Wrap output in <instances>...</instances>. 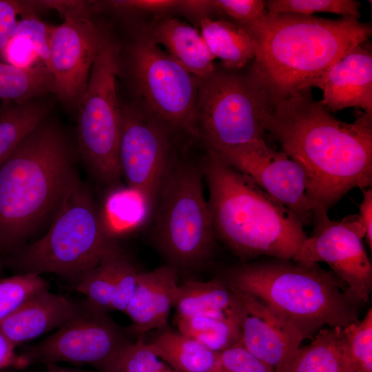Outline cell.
Masks as SVG:
<instances>
[{
	"label": "cell",
	"mask_w": 372,
	"mask_h": 372,
	"mask_svg": "<svg viewBox=\"0 0 372 372\" xmlns=\"http://www.w3.org/2000/svg\"><path fill=\"white\" fill-rule=\"evenodd\" d=\"M203 179L200 165L174 161L156 200L153 238L176 269L202 263L214 247L216 238Z\"/></svg>",
	"instance_id": "cell-7"
},
{
	"label": "cell",
	"mask_w": 372,
	"mask_h": 372,
	"mask_svg": "<svg viewBox=\"0 0 372 372\" xmlns=\"http://www.w3.org/2000/svg\"><path fill=\"white\" fill-rule=\"evenodd\" d=\"M116 245L91 192L78 178L48 231L20 249L17 263L21 273H53L77 280Z\"/></svg>",
	"instance_id": "cell-6"
},
{
	"label": "cell",
	"mask_w": 372,
	"mask_h": 372,
	"mask_svg": "<svg viewBox=\"0 0 372 372\" xmlns=\"http://www.w3.org/2000/svg\"><path fill=\"white\" fill-rule=\"evenodd\" d=\"M214 10L222 12L236 23L245 28L254 23L267 14L266 1L214 0Z\"/></svg>",
	"instance_id": "cell-37"
},
{
	"label": "cell",
	"mask_w": 372,
	"mask_h": 372,
	"mask_svg": "<svg viewBox=\"0 0 372 372\" xmlns=\"http://www.w3.org/2000/svg\"><path fill=\"white\" fill-rule=\"evenodd\" d=\"M245 28L256 43L247 74L272 107L293 94L318 87L330 68L372 34L371 23L352 17L269 12Z\"/></svg>",
	"instance_id": "cell-2"
},
{
	"label": "cell",
	"mask_w": 372,
	"mask_h": 372,
	"mask_svg": "<svg viewBox=\"0 0 372 372\" xmlns=\"http://www.w3.org/2000/svg\"><path fill=\"white\" fill-rule=\"evenodd\" d=\"M327 210L313 211V231L293 260L306 264L327 263L347 287L358 304L368 300L372 289V265L363 244L365 231L358 215L331 220Z\"/></svg>",
	"instance_id": "cell-12"
},
{
	"label": "cell",
	"mask_w": 372,
	"mask_h": 372,
	"mask_svg": "<svg viewBox=\"0 0 372 372\" xmlns=\"http://www.w3.org/2000/svg\"><path fill=\"white\" fill-rule=\"evenodd\" d=\"M198 96L201 127L209 149L265 139L272 107L248 74L215 69L200 79Z\"/></svg>",
	"instance_id": "cell-9"
},
{
	"label": "cell",
	"mask_w": 372,
	"mask_h": 372,
	"mask_svg": "<svg viewBox=\"0 0 372 372\" xmlns=\"http://www.w3.org/2000/svg\"><path fill=\"white\" fill-rule=\"evenodd\" d=\"M178 331L211 351L220 353L240 342L239 322L215 313L177 317Z\"/></svg>",
	"instance_id": "cell-26"
},
{
	"label": "cell",
	"mask_w": 372,
	"mask_h": 372,
	"mask_svg": "<svg viewBox=\"0 0 372 372\" xmlns=\"http://www.w3.org/2000/svg\"><path fill=\"white\" fill-rule=\"evenodd\" d=\"M234 289L242 302L239 319L242 344L276 372H280L304 338L273 307L252 295Z\"/></svg>",
	"instance_id": "cell-16"
},
{
	"label": "cell",
	"mask_w": 372,
	"mask_h": 372,
	"mask_svg": "<svg viewBox=\"0 0 372 372\" xmlns=\"http://www.w3.org/2000/svg\"><path fill=\"white\" fill-rule=\"evenodd\" d=\"M280 372H353L344 353L342 328L322 329L300 347Z\"/></svg>",
	"instance_id": "cell-23"
},
{
	"label": "cell",
	"mask_w": 372,
	"mask_h": 372,
	"mask_svg": "<svg viewBox=\"0 0 372 372\" xmlns=\"http://www.w3.org/2000/svg\"><path fill=\"white\" fill-rule=\"evenodd\" d=\"M118 148L121 176L141 199L147 216L154 212L161 188L174 160L163 126L130 107L121 108Z\"/></svg>",
	"instance_id": "cell-13"
},
{
	"label": "cell",
	"mask_w": 372,
	"mask_h": 372,
	"mask_svg": "<svg viewBox=\"0 0 372 372\" xmlns=\"http://www.w3.org/2000/svg\"><path fill=\"white\" fill-rule=\"evenodd\" d=\"M131 63L136 88L153 117L196 134L200 79L150 37L140 38L132 45Z\"/></svg>",
	"instance_id": "cell-10"
},
{
	"label": "cell",
	"mask_w": 372,
	"mask_h": 372,
	"mask_svg": "<svg viewBox=\"0 0 372 372\" xmlns=\"http://www.w3.org/2000/svg\"><path fill=\"white\" fill-rule=\"evenodd\" d=\"M86 304L67 322L21 355L34 363L89 365L99 372H113L124 349L132 342L106 314Z\"/></svg>",
	"instance_id": "cell-11"
},
{
	"label": "cell",
	"mask_w": 372,
	"mask_h": 372,
	"mask_svg": "<svg viewBox=\"0 0 372 372\" xmlns=\"http://www.w3.org/2000/svg\"><path fill=\"white\" fill-rule=\"evenodd\" d=\"M119 46L103 34L86 90L76 107L79 152L95 176L107 185L121 178L118 148L122 113L116 92Z\"/></svg>",
	"instance_id": "cell-8"
},
{
	"label": "cell",
	"mask_w": 372,
	"mask_h": 372,
	"mask_svg": "<svg viewBox=\"0 0 372 372\" xmlns=\"http://www.w3.org/2000/svg\"><path fill=\"white\" fill-rule=\"evenodd\" d=\"M246 175L265 192L291 211L302 224L311 223L313 205L301 167L265 139L232 147L209 149Z\"/></svg>",
	"instance_id": "cell-14"
},
{
	"label": "cell",
	"mask_w": 372,
	"mask_h": 372,
	"mask_svg": "<svg viewBox=\"0 0 372 372\" xmlns=\"http://www.w3.org/2000/svg\"><path fill=\"white\" fill-rule=\"evenodd\" d=\"M68 298L45 289L0 322V332L15 347L59 329L79 310Z\"/></svg>",
	"instance_id": "cell-19"
},
{
	"label": "cell",
	"mask_w": 372,
	"mask_h": 372,
	"mask_svg": "<svg viewBox=\"0 0 372 372\" xmlns=\"http://www.w3.org/2000/svg\"><path fill=\"white\" fill-rule=\"evenodd\" d=\"M200 167L216 238L242 260H293L307 237L297 216L214 152Z\"/></svg>",
	"instance_id": "cell-4"
},
{
	"label": "cell",
	"mask_w": 372,
	"mask_h": 372,
	"mask_svg": "<svg viewBox=\"0 0 372 372\" xmlns=\"http://www.w3.org/2000/svg\"><path fill=\"white\" fill-rule=\"evenodd\" d=\"M43 372H92L79 369L62 366L58 364H45V370Z\"/></svg>",
	"instance_id": "cell-43"
},
{
	"label": "cell",
	"mask_w": 372,
	"mask_h": 372,
	"mask_svg": "<svg viewBox=\"0 0 372 372\" xmlns=\"http://www.w3.org/2000/svg\"><path fill=\"white\" fill-rule=\"evenodd\" d=\"M266 127L302 169L313 209L328 211L351 189L371 187L372 112L342 121L307 89L273 106Z\"/></svg>",
	"instance_id": "cell-1"
},
{
	"label": "cell",
	"mask_w": 372,
	"mask_h": 372,
	"mask_svg": "<svg viewBox=\"0 0 372 372\" xmlns=\"http://www.w3.org/2000/svg\"><path fill=\"white\" fill-rule=\"evenodd\" d=\"M366 41L334 63L321 81L320 102L330 112L358 107L372 112V52Z\"/></svg>",
	"instance_id": "cell-17"
},
{
	"label": "cell",
	"mask_w": 372,
	"mask_h": 372,
	"mask_svg": "<svg viewBox=\"0 0 372 372\" xmlns=\"http://www.w3.org/2000/svg\"><path fill=\"white\" fill-rule=\"evenodd\" d=\"M114 8L148 12L164 11L178 7V1L174 0H123L110 1Z\"/></svg>",
	"instance_id": "cell-39"
},
{
	"label": "cell",
	"mask_w": 372,
	"mask_h": 372,
	"mask_svg": "<svg viewBox=\"0 0 372 372\" xmlns=\"http://www.w3.org/2000/svg\"><path fill=\"white\" fill-rule=\"evenodd\" d=\"M226 282L273 307L304 339L326 325L344 328L359 320L358 304L347 293L346 285L319 264L263 259L231 269Z\"/></svg>",
	"instance_id": "cell-5"
},
{
	"label": "cell",
	"mask_w": 372,
	"mask_h": 372,
	"mask_svg": "<svg viewBox=\"0 0 372 372\" xmlns=\"http://www.w3.org/2000/svg\"><path fill=\"white\" fill-rule=\"evenodd\" d=\"M344 353L353 372H372V309L342 328Z\"/></svg>",
	"instance_id": "cell-29"
},
{
	"label": "cell",
	"mask_w": 372,
	"mask_h": 372,
	"mask_svg": "<svg viewBox=\"0 0 372 372\" xmlns=\"http://www.w3.org/2000/svg\"><path fill=\"white\" fill-rule=\"evenodd\" d=\"M169 367L141 338L124 349L113 372H167Z\"/></svg>",
	"instance_id": "cell-35"
},
{
	"label": "cell",
	"mask_w": 372,
	"mask_h": 372,
	"mask_svg": "<svg viewBox=\"0 0 372 372\" xmlns=\"http://www.w3.org/2000/svg\"><path fill=\"white\" fill-rule=\"evenodd\" d=\"M174 307L177 317L215 313L239 322L242 302L237 291L225 281L189 280L179 285Z\"/></svg>",
	"instance_id": "cell-21"
},
{
	"label": "cell",
	"mask_w": 372,
	"mask_h": 372,
	"mask_svg": "<svg viewBox=\"0 0 372 372\" xmlns=\"http://www.w3.org/2000/svg\"><path fill=\"white\" fill-rule=\"evenodd\" d=\"M360 2L355 0H268L266 8L269 12L311 15L324 12L358 19Z\"/></svg>",
	"instance_id": "cell-31"
},
{
	"label": "cell",
	"mask_w": 372,
	"mask_h": 372,
	"mask_svg": "<svg viewBox=\"0 0 372 372\" xmlns=\"http://www.w3.org/2000/svg\"><path fill=\"white\" fill-rule=\"evenodd\" d=\"M163 45L167 54L199 79L214 70V56L201 34L193 27L174 19L160 22L149 37Z\"/></svg>",
	"instance_id": "cell-20"
},
{
	"label": "cell",
	"mask_w": 372,
	"mask_h": 372,
	"mask_svg": "<svg viewBox=\"0 0 372 372\" xmlns=\"http://www.w3.org/2000/svg\"><path fill=\"white\" fill-rule=\"evenodd\" d=\"M139 271L118 247L114 255L111 311L125 312L136 290Z\"/></svg>",
	"instance_id": "cell-34"
},
{
	"label": "cell",
	"mask_w": 372,
	"mask_h": 372,
	"mask_svg": "<svg viewBox=\"0 0 372 372\" xmlns=\"http://www.w3.org/2000/svg\"><path fill=\"white\" fill-rule=\"evenodd\" d=\"M118 248L117 245L97 266L81 276L75 285L76 289L86 297V304L99 312L111 311L114 255Z\"/></svg>",
	"instance_id": "cell-28"
},
{
	"label": "cell",
	"mask_w": 372,
	"mask_h": 372,
	"mask_svg": "<svg viewBox=\"0 0 372 372\" xmlns=\"http://www.w3.org/2000/svg\"><path fill=\"white\" fill-rule=\"evenodd\" d=\"M220 372H276L249 352L241 342L218 353Z\"/></svg>",
	"instance_id": "cell-36"
},
{
	"label": "cell",
	"mask_w": 372,
	"mask_h": 372,
	"mask_svg": "<svg viewBox=\"0 0 372 372\" xmlns=\"http://www.w3.org/2000/svg\"><path fill=\"white\" fill-rule=\"evenodd\" d=\"M78 178L68 140L46 118L0 167V251L21 249Z\"/></svg>",
	"instance_id": "cell-3"
},
{
	"label": "cell",
	"mask_w": 372,
	"mask_h": 372,
	"mask_svg": "<svg viewBox=\"0 0 372 372\" xmlns=\"http://www.w3.org/2000/svg\"><path fill=\"white\" fill-rule=\"evenodd\" d=\"M26 1L0 0V55L14 34Z\"/></svg>",
	"instance_id": "cell-38"
},
{
	"label": "cell",
	"mask_w": 372,
	"mask_h": 372,
	"mask_svg": "<svg viewBox=\"0 0 372 372\" xmlns=\"http://www.w3.org/2000/svg\"><path fill=\"white\" fill-rule=\"evenodd\" d=\"M54 93L51 74L44 65L19 68L0 62V101L23 103Z\"/></svg>",
	"instance_id": "cell-27"
},
{
	"label": "cell",
	"mask_w": 372,
	"mask_h": 372,
	"mask_svg": "<svg viewBox=\"0 0 372 372\" xmlns=\"http://www.w3.org/2000/svg\"><path fill=\"white\" fill-rule=\"evenodd\" d=\"M147 214L140 198L133 192L116 190L108 198L106 203L105 216L103 219L106 227L107 223H112L107 227V231L113 237L115 233L123 231L136 225L141 218H145L136 212Z\"/></svg>",
	"instance_id": "cell-32"
},
{
	"label": "cell",
	"mask_w": 372,
	"mask_h": 372,
	"mask_svg": "<svg viewBox=\"0 0 372 372\" xmlns=\"http://www.w3.org/2000/svg\"><path fill=\"white\" fill-rule=\"evenodd\" d=\"M50 105L41 97L0 103V167L23 139L47 118Z\"/></svg>",
	"instance_id": "cell-25"
},
{
	"label": "cell",
	"mask_w": 372,
	"mask_h": 372,
	"mask_svg": "<svg viewBox=\"0 0 372 372\" xmlns=\"http://www.w3.org/2000/svg\"><path fill=\"white\" fill-rule=\"evenodd\" d=\"M147 344L158 358L180 372H220L218 353L179 331L163 330Z\"/></svg>",
	"instance_id": "cell-24"
},
{
	"label": "cell",
	"mask_w": 372,
	"mask_h": 372,
	"mask_svg": "<svg viewBox=\"0 0 372 372\" xmlns=\"http://www.w3.org/2000/svg\"><path fill=\"white\" fill-rule=\"evenodd\" d=\"M363 198L360 204L358 220L365 231L364 239L372 249V189H363Z\"/></svg>",
	"instance_id": "cell-41"
},
{
	"label": "cell",
	"mask_w": 372,
	"mask_h": 372,
	"mask_svg": "<svg viewBox=\"0 0 372 372\" xmlns=\"http://www.w3.org/2000/svg\"><path fill=\"white\" fill-rule=\"evenodd\" d=\"M39 275L20 273L0 279V322L8 317L36 293L47 289Z\"/></svg>",
	"instance_id": "cell-30"
},
{
	"label": "cell",
	"mask_w": 372,
	"mask_h": 372,
	"mask_svg": "<svg viewBox=\"0 0 372 372\" xmlns=\"http://www.w3.org/2000/svg\"><path fill=\"white\" fill-rule=\"evenodd\" d=\"M102 35L87 16H67L51 26L47 68L63 103L76 106L85 92Z\"/></svg>",
	"instance_id": "cell-15"
},
{
	"label": "cell",
	"mask_w": 372,
	"mask_h": 372,
	"mask_svg": "<svg viewBox=\"0 0 372 372\" xmlns=\"http://www.w3.org/2000/svg\"><path fill=\"white\" fill-rule=\"evenodd\" d=\"M178 7L189 12H206L214 10L211 1H178Z\"/></svg>",
	"instance_id": "cell-42"
},
{
	"label": "cell",
	"mask_w": 372,
	"mask_h": 372,
	"mask_svg": "<svg viewBox=\"0 0 372 372\" xmlns=\"http://www.w3.org/2000/svg\"><path fill=\"white\" fill-rule=\"evenodd\" d=\"M201 36L214 59L222 61L228 70L244 67L256 54V43L251 34L233 21L200 20Z\"/></svg>",
	"instance_id": "cell-22"
},
{
	"label": "cell",
	"mask_w": 372,
	"mask_h": 372,
	"mask_svg": "<svg viewBox=\"0 0 372 372\" xmlns=\"http://www.w3.org/2000/svg\"><path fill=\"white\" fill-rule=\"evenodd\" d=\"M12 369H8L0 370V372H15Z\"/></svg>",
	"instance_id": "cell-44"
},
{
	"label": "cell",
	"mask_w": 372,
	"mask_h": 372,
	"mask_svg": "<svg viewBox=\"0 0 372 372\" xmlns=\"http://www.w3.org/2000/svg\"><path fill=\"white\" fill-rule=\"evenodd\" d=\"M178 286L177 269L169 264L139 271L136 290L124 312L132 321L127 331L143 334L163 328L174 305Z\"/></svg>",
	"instance_id": "cell-18"
},
{
	"label": "cell",
	"mask_w": 372,
	"mask_h": 372,
	"mask_svg": "<svg viewBox=\"0 0 372 372\" xmlns=\"http://www.w3.org/2000/svg\"><path fill=\"white\" fill-rule=\"evenodd\" d=\"M30 2L21 13L12 38L28 45L42 64L47 67L49 59V35L51 25L42 22L31 12Z\"/></svg>",
	"instance_id": "cell-33"
},
{
	"label": "cell",
	"mask_w": 372,
	"mask_h": 372,
	"mask_svg": "<svg viewBox=\"0 0 372 372\" xmlns=\"http://www.w3.org/2000/svg\"><path fill=\"white\" fill-rule=\"evenodd\" d=\"M16 347L0 332V370L23 369L28 366L26 360L15 351Z\"/></svg>",
	"instance_id": "cell-40"
}]
</instances>
